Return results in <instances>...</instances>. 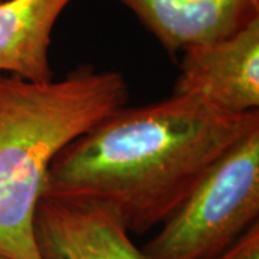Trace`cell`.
Instances as JSON below:
<instances>
[{
  "instance_id": "1",
  "label": "cell",
  "mask_w": 259,
  "mask_h": 259,
  "mask_svg": "<svg viewBox=\"0 0 259 259\" xmlns=\"http://www.w3.org/2000/svg\"><path fill=\"white\" fill-rule=\"evenodd\" d=\"M259 127V111L226 114L187 95L112 111L54 158L44 196L93 200L127 231L164 222L209 167Z\"/></svg>"
},
{
  "instance_id": "2",
  "label": "cell",
  "mask_w": 259,
  "mask_h": 259,
  "mask_svg": "<svg viewBox=\"0 0 259 259\" xmlns=\"http://www.w3.org/2000/svg\"><path fill=\"white\" fill-rule=\"evenodd\" d=\"M128 101L120 72L79 66L61 81L0 72V256L42 259L35 213L58 153Z\"/></svg>"
},
{
  "instance_id": "3",
  "label": "cell",
  "mask_w": 259,
  "mask_h": 259,
  "mask_svg": "<svg viewBox=\"0 0 259 259\" xmlns=\"http://www.w3.org/2000/svg\"><path fill=\"white\" fill-rule=\"evenodd\" d=\"M259 222V127L218 158L144 245L150 259H213Z\"/></svg>"
},
{
  "instance_id": "4",
  "label": "cell",
  "mask_w": 259,
  "mask_h": 259,
  "mask_svg": "<svg viewBox=\"0 0 259 259\" xmlns=\"http://www.w3.org/2000/svg\"><path fill=\"white\" fill-rule=\"evenodd\" d=\"M173 94L226 114L259 111V18L231 36L183 52Z\"/></svg>"
},
{
  "instance_id": "5",
  "label": "cell",
  "mask_w": 259,
  "mask_h": 259,
  "mask_svg": "<svg viewBox=\"0 0 259 259\" xmlns=\"http://www.w3.org/2000/svg\"><path fill=\"white\" fill-rule=\"evenodd\" d=\"M35 239L42 259H150L118 214L93 200L42 196Z\"/></svg>"
},
{
  "instance_id": "6",
  "label": "cell",
  "mask_w": 259,
  "mask_h": 259,
  "mask_svg": "<svg viewBox=\"0 0 259 259\" xmlns=\"http://www.w3.org/2000/svg\"><path fill=\"white\" fill-rule=\"evenodd\" d=\"M168 54L233 35L259 18V0H120Z\"/></svg>"
},
{
  "instance_id": "7",
  "label": "cell",
  "mask_w": 259,
  "mask_h": 259,
  "mask_svg": "<svg viewBox=\"0 0 259 259\" xmlns=\"http://www.w3.org/2000/svg\"><path fill=\"white\" fill-rule=\"evenodd\" d=\"M72 0L0 2V72L23 79H54L49 62L51 33Z\"/></svg>"
},
{
  "instance_id": "8",
  "label": "cell",
  "mask_w": 259,
  "mask_h": 259,
  "mask_svg": "<svg viewBox=\"0 0 259 259\" xmlns=\"http://www.w3.org/2000/svg\"><path fill=\"white\" fill-rule=\"evenodd\" d=\"M213 259H259V222Z\"/></svg>"
},
{
  "instance_id": "9",
  "label": "cell",
  "mask_w": 259,
  "mask_h": 259,
  "mask_svg": "<svg viewBox=\"0 0 259 259\" xmlns=\"http://www.w3.org/2000/svg\"><path fill=\"white\" fill-rule=\"evenodd\" d=\"M0 259H8V258H3V256H0Z\"/></svg>"
},
{
  "instance_id": "10",
  "label": "cell",
  "mask_w": 259,
  "mask_h": 259,
  "mask_svg": "<svg viewBox=\"0 0 259 259\" xmlns=\"http://www.w3.org/2000/svg\"><path fill=\"white\" fill-rule=\"evenodd\" d=\"M0 2H2V0H0Z\"/></svg>"
}]
</instances>
